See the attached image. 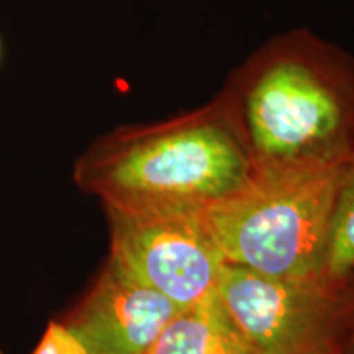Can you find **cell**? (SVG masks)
Here are the masks:
<instances>
[{"instance_id":"cell-1","label":"cell","mask_w":354,"mask_h":354,"mask_svg":"<svg viewBox=\"0 0 354 354\" xmlns=\"http://www.w3.org/2000/svg\"><path fill=\"white\" fill-rule=\"evenodd\" d=\"M254 169L344 167L354 156V56L295 28L269 38L218 92Z\"/></svg>"},{"instance_id":"cell-2","label":"cell","mask_w":354,"mask_h":354,"mask_svg":"<svg viewBox=\"0 0 354 354\" xmlns=\"http://www.w3.org/2000/svg\"><path fill=\"white\" fill-rule=\"evenodd\" d=\"M253 174V159L218 94L166 120L104 133L73 172L82 192L130 212L205 210Z\"/></svg>"},{"instance_id":"cell-3","label":"cell","mask_w":354,"mask_h":354,"mask_svg":"<svg viewBox=\"0 0 354 354\" xmlns=\"http://www.w3.org/2000/svg\"><path fill=\"white\" fill-rule=\"evenodd\" d=\"M344 167H256L245 187L203 210L225 263L261 276H326L331 215Z\"/></svg>"},{"instance_id":"cell-4","label":"cell","mask_w":354,"mask_h":354,"mask_svg":"<svg viewBox=\"0 0 354 354\" xmlns=\"http://www.w3.org/2000/svg\"><path fill=\"white\" fill-rule=\"evenodd\" d=\"M216 299L259 354H346V281L276 279L225 263Z\"/></svg>"},{"instance_id":"cell-5","label":"cell","mask_w":354,"mask_h":354,"mask_svg":"<svg viewBox=\"0 0 354 354\" xmlns=\"http://www.w3.org/2000/svg\"><path fill=\"white\" fill-rule=\"evenodd\" d=\"M110 256L145 286L187 308L214 297L225 258L203 210L130 212L104 207Z\"/></svg>"},{"instance_id":"cell-6","label":"cell","mask_w":354,"mask_h":354,"mask_svg":"<svg viewBox=\"0 0 354 354\" xmlns=\"http://www.w3.org/2000/svg\"><path fill=\"white\" fill-rule=\"evenodd\" d=\"M179 310L109 254L88 290L59 320L88 354H149Z\"/></svg>"},{"instance_id":"cell-7","label":"cell","mask_w":354,"mask_h":354,"mask_svg":"<svg viewBox=\"0 0 354 354\" xmlns=\"http://www.w3.org/2000/svg\"><path fill=\"white\" fill-rule=\"evenodd\" d=\"M149 354H259L225 313L216 294L179 310Z\"/></svg>"},{"instance_id":"cell-8","label":"cell","mask_w":354,"mask_h":354,"mask_svg":"<svg viewBox=\"0 0 354 354\" xmlns=\"http://www.w3.org/2000/svg\"><path fill=\"white\" fill-rule=\"evenodd\" d=\"M354 271V156L344 166L331 215L326 277L346 281Z\"/></svg>"},{"instance_id":"cell-9","label":"cell","mask_w":354,"mask_h":354,"mask_svg":"<svg viewBox=\"0 0 354 354\" xmlns=\"http://www.w3.org/2000/svg\"><path fill=\"white\" fill-rule=\"evenodd\" d=\"M33 354H88L81 339L61 320H51Z\"/></svg>"},{"instance_id":"cell-10","label":"cell","mask_w":354,"mask_h":354,"mask_svg":"<svg viewBox=\"0 0 354 354\" xmlns=\"http://www.w3.org/2000/svg\"><path fill=\"white\" fill-rule=\"evenodd\" d=\"M349 292V338L346 354H354V271L346 279Z\"/></svg>"},{"instance_id":"cell-11","label":"cell","mask_w":354,"mask_h":354,"mask_svg":"<svg viewBox=\"0 0 354 354\" xmlns=\"http://www.w3.org/2000/svg\"><path fill=\"white\" fill-rule=\"evenodd\" d=\"M0 354H3V351H2V349H0Z\"/></svg>"}]
</instances>
